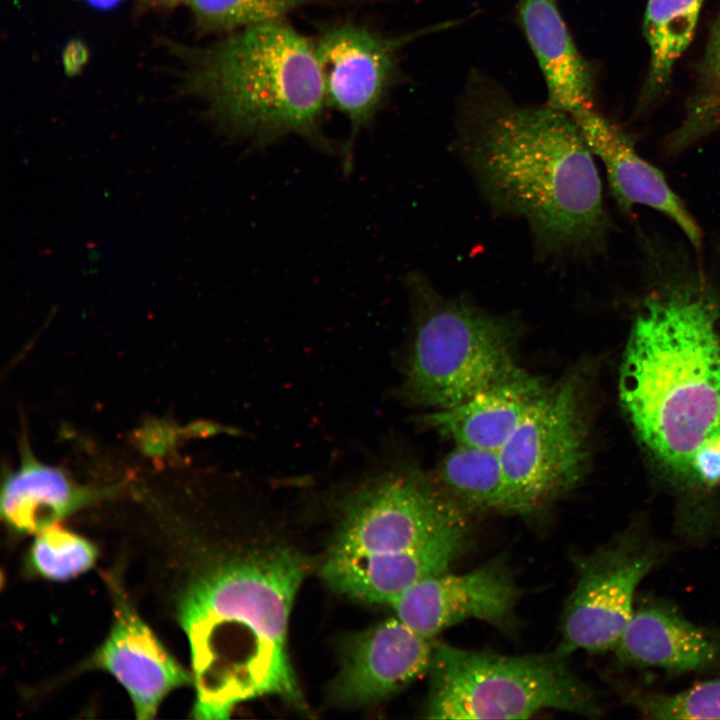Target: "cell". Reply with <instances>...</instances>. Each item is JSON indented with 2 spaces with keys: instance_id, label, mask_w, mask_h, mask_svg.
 Listing matches in <instances>:
<instances>
[{
  "instance_id": "3957f363",
  "label": "cell",
  "mask_w": 720,
  "mask_h": 720,
  "mask_svg": "<svg viewBox=\"0 0 720 720\" xmlns=\"http://www.w3.org/2000/svg\"><path fill=\"white\" fill-rule=\"evenodd\" d=\"M659 276L633 323L619 393L645 447L688 475L697 448L720 434V295L699 271Z\"/></svg>"
},
{
  "instance_id": "4fadbf2b",
  "label": "cell",
  "mask_w": 720,
  "mask_h": 720,
  "mask_svg": "<svg viewBox=\"0 0 720 720\" xmlns=\"http://www.w3.org/2000/svg\"><path fill=\"white\" fill-rule=\"evenodd\" d=\"M91 664L109 672L126 689L138 719H152L172 690L193 683L121 595L112 629Z\"/></svg>"
},
{
  "instance_id": "7a4b0ae2",
  "label": "cell",
  "mask_w": 720,
  "mask_h": 720,
  "mask_svg": "<svg viewBox=\"0 0 720 720\" xmlns=\"http://www.w3.org/2000/svg\"><path fill=\"white\" fill-rule=\"evenodd\" d=\"M306 573L299 554L276 546L228 559L189 587L179 621L191 651L194 718H229L239 704L265 696L304 706L288 627Z\"/></svg>"
},
{
  "instance_id": "8992f818",
  "label": "cell",
  "mask_w": 720,
  "mask_h": 720,
  "mask_svg": "<svg viewBox=\"0 0 720 720\" xmlns=\"http://www.w3.org/2000/svg\"><path fill=\"white\" fill-rule=\"evenodd\" d=\"M413 337L400 395L433 410L455 406L495 385L523 378L514 356L517 327L463 297L442 295L421 272L404 278Z\"/></svg>"
},
{
  "instance_id": "83f0119b",
  "label": "cell",
  "mask_w": 720,
  "mask_h": 720,
  "mask_svg": "<svg viewBox=\"0 0 720 720\" xmlns=\"http://www.w3.org/2000/svg\"><path fill=\"white\" fill-rule=\"evenodd\" d=\"M148 4L153 6L169 7L178 4L183 0H145Z\"/></svg>"
},
{
  "instance_id": "7c38bea8",
  "label": "cell",
  "mask_w": 720,
  "mask_h": 720,
  "mask_svg": "<svg viewBox=\"0 0 720 720\" xmlns=\"http://www.w3.org/2000/svg\"><path fill=\"white\" fill-rule=\"evenodd\" d=\"M434 643L398 617L353 635L330 688L334 703L365 707L382 702L428 673Z\"/></svg>"
},
{
  "instance_id": "ba28073f",
  "label": "cell",
  "mask_w": 720,
  "mask_h": 720,
  "mask_svg": "<svg viewBox=\"0 0 720 720\" xmlns=\"http://www.w3.org/2000/svg\"><path fill=\"white\" fill-rule=\"evenodd\" d=\"M576 372L545 387L499 451L520 514H529L575 487L587 458Z\"/></svg>"
},
{
  "instance_id": "ac0fdd59",
  "label": "cell",
  "mask_w": 720,
  "mask_h": 720,
  "mask_svg": "<svg viewBox=\"0 0 720 720\" xmlns=\"http://www.w3.org/2000/svg\"><path fill=\"white\" fill-rule=\"evenodd\" d=\"M545 387L537 377L527 374L487 388L455 406L433 410L423 422L457 445L499 452Z\"/></svg>"
},
{
  "instance_id": "ffe728a7",
  "label": "cell",
  "mask_w": 720,
  "mask_h": 720,
  "mask_svg": "<svg viewBox=\"0 0 720 720\" xmlns=\"http://www.w3.org/2000/svg\"><path fill=\"white\" fill-rule=\"evenodd\" d=\"M435 480L466 509L520 514L498 451L455 444L438 465Z\"/></svg>"
},
{
  "instance_id": "277c9868",
  "label": "cell",
  "mask_w": 720,
  "mask_h": 720,
  "mask_svg": "<svg viewBox=\"0 0 720 720\" xmlns=\"http://www.w3.org/2000/svg\"><path fill=\"white\" fill-rule=\"evenodd\" d=\"M467 509L419 469H373L348 490L321 567L334 591L388 604L414 584L445 572L469 541Z\"/></svg>"
},
{
  "instance_id": "52a82bcc",
  "label": "cell",
  "mask_w": 720,
  "mask_h": 720,
  "mask_svg": "<svg viewBox=\"0 0 720 720\" xmlns=\"http://www.w3.org/2000/svg\"><path fill=\"white\" fill-rule=\"evenodd\" d=\"M424 716L429 719H526L545 710L598 716L592 689L556 650L502 655L435 643Z\"/></svg>"
},
{
  "instance_id": "44dd1931",
  "label": "cell",
  "mask_w": 720,
  "mask_h": 720,
  "mask_svg": "<svg viewBox=\"0 0 720 720\" xmlns=\"http://www.w3.org/2000/svg\"><path fill=\"white\" fill-rule=\"evenodd\" d=\"M720 130V14L713 22L679 125L665 150L677 154Z\"/></svg>"
},
{
  "instance_id": "5bb4252c",
  "label": "cell",
  "mask_w": 720,
  "mask_h": 720,
  "mask_svg": "<svg viewBox=\"0 0 720 720\" xmlns=\"http://www.w3.org/2000/svg\"><path fill=\"white\" fill-rule=\"evenodd\" d=\"M572 117L589 150L602 161L619 208L629 211L644 205L657 210L700 251L703 235L699 225L662 172L638 154L631 138L593 108Z\"/></svg>"
},
{
  "instance_id": "603a6c76",
  "label": "cell",
  "mask_w": 720,
  "mask_h": 720,
  "mask_svg": "<svg viewBox=\"0 0 720 720\" xmlns=\"http://www.w3.org/2000/svg\"><path fill=\"white\" fill-rule=\"evenodd\" d=\"M208 31L232 32L285 17L299 8L335 0H185Z\"/></svg>"
},
{
  "instance_id": "30bf717a",
  "label": "cell",
  "mask_w": 720,
  "mask_h": 720,
  "mask_svg": "<svg viewBox=\"0 0 720 720\" xmlns=\"http://www.w3.org/2000/svg\"><path fill=\"white\" fill-rule=\"evenodd\" d=\"M418 36L419 32L390 36L364 24L339 21L323 26L312 39L327 107L350 123L341 152L345 169L351 166L355 138L371 125L400 80V50Z\"/></svg>"
},
{
  "instance_id": "5b68a950",
  "label": "cell",
  "mask_w": 720,
  "mask_h": 720,
  "mask_svg": "<svg viewBox=\"0 0 720 720\" xmlns=\"http://www.w3.org/2000/svg\"><path fill=\"white\" fill-rule=\"evenodd\" d=\"M188 81L231 136L264 146L296 135L335 150L322 129L327 103L313 41L285 20L229 32L199 53Z\"/></svg>"
},
{
  "instance_id": "8fae6325",
  "label": "cell",
  "mask_w": 720,
  "mask_h": 720,
  "mask_svg": "<svg viewBox=\"0 0 720 720\" xmlns=\"http://www.w3.org/2000/svg\"><path fill=\"white\" fill-rule=\"evenodd\" d=\"M519 589L503 560H491L462 574L445 572L426 578L390 604L403 623L433 640L443 630L468 619L505 628Z\"/></svg>"
},
{
  "instance_id": "6da1fadb",
  "label": "cell",
  "mask_w": 720,
  "mask_h": 720,
  "mask_svg": "<svg viewBox=\"0 0 720 720\" xmlns=\"http://www.w3.org/2000/svg\"><path fill=\"white\" fill-rule=\"evenodd\" d=\"M457 148L490 207L524 220L536 256L586 259L607 248L610 219L592 152L569 114L520 106L473 80Z\"/></svg>"
},
{
  "instance_id": "4316f807",
  "label": "cell",
  "mask_w": 720,
  "mask_h": 720,
  "mask_svg": "<svg viewBox=\"0 0 720 720\" xmlns=\"http://www.w3.org/2000/svg\"><path fill=\"white\" fill-rule=\"evenodd\" d=\"M90 4L96 8H111L115 6L120 0H88Z\"/></svg>"
},
{
  "instance_id": "cb8c5ba5",
  "label": "cell",
  "mask_w": 720,
  "mask_h": 720,
  "mask_svg": "<svg viewBox=\"0 0 720 720\" xmlns=\"http://www.w3.org/2000/svg\"><path fill=\"white\" fill-rule=\"evenodd\" d=\"M96 559L97 549L89 540L57 524L38 533L29 553L32 570L53 581L79 576Z\"/></svg>"
},
{
  "instance_id": "7402d4cb",
  "label": "cell",
  "mask_w": 720,
  "mask_h": 720,
  "mask_svg": "<svg viewBox=\"0 0 720 720\" xmlns=\"http://www.w3.org/2000/svg\"><path fill=\"white\" fill-rule=\"evenodd\" d=\"M626 703L648 719H720V679L674 693L626 687Z\"/></svg>"
},
{
  "instance_id": "484cf974",
  "label": "cell",
  "mask_w": 720,
  "mask_h": 720,
  "mask_svg": "<svg viewBox=\"0 0 720 720\" xmlns=\"http://www.w3.org/2000/svg\"><path fill=\"white\" fill-rule=\"evenodd\" d=\"M87 60V50L81 42H71L64 52V66L68 73L78 72Z\"/></svg>"
},
{
  "instance_id": "2e32d148",
  "label": "cell",
  "mask_w": 720,
  "mask_h": 720,
  "mask_svg": "<svg viewBox=\"0 0 720 720\" xmlns=\"http://www.w3.org/2000/svg\"><path fill=\"white\" fill-rule=\"evenodd\" d=\"M520 25L537 59L550 108L574 116L593 108V78L557 0H517Z\"/></svg>"
},
{
  "instance_id": "9a60e30c",
  "label": "cell",
  "mask_w": 720,
  "mask_h": 720,
  "mask_svg": "<svg viewBox=\"0 0 720 720\" xmlns=\"http://www.w3.org/2000/svg\"><path fill=\"white\" fill-rule=\"evenodd\" d=\"M614 651L623 666L709 672L720 669V632L691 622L671 604L653 601L634 609Z\"/></svg>"
},
{
  "instance_id": "d6986e66",
  "label": "cell",
  "mask_w": 720,
  "mask_h": 720,
  "mask_svg": "<svg viewBox=\"0 0 720 720\" xmlns=\"http://www.w3.org/2000/svg\"><path fill=\"white\" fill-rule=\"evenodd\" d=\"M705 0H648L643 34L649 68L638 111L648 109L666 90L674 67L692 41Z\"/></svg>"
},
{
  "instance_id": "d4e9b609",
  "label": "cell",
  "mask_w": 720,
  "mask_h": 720,
  "mask_svg": "<svg viewBox=\"0 0 720 720\" xmlns=\"http://www.w3.org/2000/svg\"><path fill=\"white\" fill-rule=\"evenodd\" d=\"M688 475L706 487L720 484V434L704 441L697 448Z\"/></svg>"
},
{
  "instance_id": "9c48e42d",
  "label": "cell",
  "mask_w": 720,
  "mask_h": 720,
  "mask_svg": "<svg viewBox=\"0 0 720 720\" xmlns=\"http://www.w3.org/2000/svg\"><path fill=\"white\" fill-rule=\"evenodd\" d=\"M665 554L662 544L630 529L575 559L577 580L561 615L555 650L567 657L578 650H614L633 615L637 587Z\"/></svg>"
},
{
  "instance_id": "e0dca14e",
  "label": "cell",
  "mask_w": 720,
  "mask_h": 720,
  "mask_svg": "<svg viewBox=\"0 0 720 720\" xmlns=\"http://www.w3.org/2000/svg\"><path fill=\"white\" fill-rule=\"evenodd\" d=\"M105 493L79 486L58 468L37 461L24 444L20 466L2 483L1 517L15 531L40 533Z\"/></svg>"
}]
</instances>
